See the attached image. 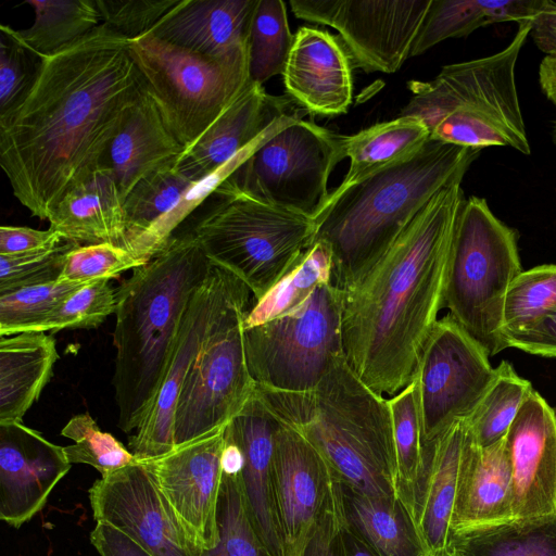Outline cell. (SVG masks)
I'll use <instances>...</instances> for the list:
<instances>
[{"mask_svg":"<svg viewBox=\"0 0 556 556\" xmlns=\"http://www.w3.org/2000/svg\"><path fill=\"white\" fill-rule=\"evenodd\" d=\"M225 427L166 454L138 460L202 555L215 548L219 541L217 505L223 480Z\"/></svg>","mask_w":556,"mask_h":556,"instance_id":"2e32d148","label":"cell"},{"mask_svg":"<svg viewBox=\"0 0 556 556\" xmlns=\"http://www.w3.org/2000/svg\"><path fill=\"white\" fill-rule=\"evenodd\" d=\"M214 302L205 338L179 394L175 447L225 427L256 389L245 357L243 319L253 303L248 286L213 268Z\"/></svg>","mask_w":556,"mask_h":556,"instance_id":"ba28073f","label":"cell"},{"mask_svg":"<svg viewBox=\"0 0 556 556\" xmlns=\"http://www.w3.org/2000/svg\"><path fill=\"white\" fill-rule=\"evenodd\" d=\"M273 492L282 556H301L320 520L343 501L342 484L325 458L280 421L274 438Z\"/></svg>","mask_w":556,"mask_h":556,"instance_id":"9a60e30c","label":"cell"},{"mask_svg":"<svg viewBox=\"0 0 556 556\" xmlns=\"http://www.w3.org/2000/svg\"><path fill=\"white\" fill-rule=\"evenodd\" d=\"M430 137V130L421 119L407 115H400L342 137L343 156L350 159V166L336 189L348 188L366 176L410 156Z\"/></svg>","mask_w":556,"mask_h":556,"instance_id":"1f68e13d","label":"cell"},{"mask_svg":"<svg viewBox=\"0 0 556 556\" xmlns=\"http://www.w3.org/2000/svg\"><path fill=\"white\" fill-rule=\"evenodd\" d=\"M532 391L531 382L520 377L510 363L503 361L495 368L491 386L466 418L473 442L485 447L504 439Z\"/></svg>","mask_w":556,"mask_h":556,"instance_id":"8d00e7d4","label":"cell"},{"mask_svg":"<svg viewBox=\"0 0 556 556\" xmlns=\"http://www.w3.org/2000/svg\"><path fill=\"white\" fill-rule=\"evenodd\" d=\"M61 434L74 441L63 446L71 464H87L101 476L138 463L136 456L109 432L102 431L89 413L73 416Z\"/></svg>","mask_w":556,"mask_h":556,"instance_id":"7bdbcfd3","label":"cell"},{"mask_svg":"<svg viewBox=\"0 0 556 556\" xmlns=\"http://www.w3.org/2000/svg\"><path fill=\"white\" fill-rule=\"evenodd\" d=\"M425 447L468 418L495 377L484 348L448 314L433 325L417 371Z\"/></svg>","mask_w":556,"mask_h":556,"instance_id":"4fadbf2b","label":"cell"},{"mask_svg":"<svg viewBox=\"0 0 556 556\" xmlns=\"http://www.w3.org/2000/svg\"><path fill=\"white\" fill-rule=\"evenodd\" d=\"M556 307V265L522 270L509 285L503 306V336L520 333Z\"/></svg>","mask_w":556,"mask_h":556,"instance_id":"ab89813d","label":"cell"},{"mask_svg":"<svg viewBox=\"0 0 556 556\" xmlns=\"http://www.w3.org/2000/svg\"><path fill=\"white\" fill-rule=\"evenodd\" d=\"M542 3L543 0H431L409 58L445 39L465 37L483 26L532 18Z\"/></svg>","mask_w":556,"mask_h":556,"instance_id":"4dcf8cb0","label":"cell"},{"mask_svg":"<svg viewBox=\"0 0 556 556\" xmlns=\"http://www.w3.org/2000/svg\"><path fill=\"white\" fill-rule=\"evenodd\" d=\"M117 291L110 279L84 285L73 292L45 321L40 332L62 329H92L115 314Z\"/></svg>","mask_w":556,"mask_h":556,"instance_id":"ee69618b","label":"cell"},{"mask_svg":"<svg viewBox=\"0 0 556 556\" xmlns=\"http://www.w3.org/2000/svg\"><path fill=\"white\" fill-rule=\"evenodd\" d=\"M342 159V137L298 114H286L224 184L314 218L330 194L328 179Z\"/></svg>","mask_w":556,"mask_h":556,"instance_id":"8fae6325","label":"cell"},{"mask_svg":"<svg viewBox=\"0 0 556 556\" xmlns=\"http://www.w3.org/2000/svg\"><path fill=\"white\" fill-rule=\"evenodd\" d=\"M90 541L101 556H153L127 534L103 522H97Z\"/></svg>","mask_w":556,"mask_h":556,"instance_id":"f5cc1de1","label":"cell"},{"mask_svg":"<svg viewBox=\"0 0 556 556\" xmlns=\"http://www.w3.org/2000/svg\"><path fill=\"white\" fill-rule=\"evenodd\" d=\"M331 250L325 241L316 239L299 264L262 299L252 303L243 319V329L292 312L303 304L317 287L331 282Z\"/></svg>","mask_w":556,"mask_h":556,"instance_id":"d590c367","label":"cell"},{"mask_svg":"<svg viewBox=\"0 0 556 556\" xmlns=\"http://www.w3.org/2000/svg\"><path fill=\"white\" fill-rule=\"evenodd\" d=\"M194 182L170 165L136 185L124 201L129 251L150 261L163 249L184 220L181 203Z\"/></svg>","mask_w":556,"mask_h":556,"instance_id":"f1b7e54d","label":"cell"},{"mask_svg":"<svg viewBox=\"0 0 556 556\" xmlns=\"http://www.w3.org/2000/svg\"><path fill=\"white\" fill-rule=\"evenodd\" d=\"M274 416L303 435L348 489L396 497L395 448L389 400L338 359L308 391L256 387Z\"/></svg>","mask_w":556,"mask_h":556,"instance_id":"5b68a950","label":"cell"},{"mask_svg":"<svg viewBox=\"0 0 556 556\" xmlns=\"http://www.w3.org/2000/svg\"><path fill=\"white\" fill-rule=\"evenodd\" d=\"M467 556H556V518L454 540Z\"/></svg>","mask_w":556,"mask_h":556,"instance_id":"60d3db41","label":"cell"},{"mask_svg":"<svg viewBox=\"0 0 556 556\" xmlns=\"http://www.w3.org/2000/svg\"><path fill=\"white\" fill-rule=\"evenodd\" d=\"M35 21L26 29L0 26L8 36L40 59L81 39L101 25L96 0H29Z\"/></svg>","mask_w":556,"mask_h":556,"instance_id":"836d02e7","label":"cell"},{"mask_svg":"<svg viewBox=\"0 0 556 556\" xmlns=\"http://www.w3.org/2000/svg\"><path fill=\"white\" fill-rule=\"evenodd\" d=\"M530 35L545 54L556 51V2L543 0L540 10L531 18Z\"/></svg>","mask_w":556,"mask_h":556,"instance_id":"db71d44e","label":"cell"},{"mask_svg":"<svg viewBox=\"0 0 556 556\" xmlns=\"http://www.w3.org/2000/svg\"><path fill=\"white\" fill-rule=\"evenodd\" d=\"M63 446L23 422L0 424V519L18 529L70 471Z\"/></svg>","mask_w":556,"mask_h":556,"instance_id":"d6986e66","label":"cell"},{"mask_svg":"<svg viewBox=\"0 0 556 556\" xmlns=\"http://www.w3.org/2000/svg\"><path fill=\"white\" fill-rule=\"evenodd\" d=\"M129 43L101 24L40 58L25 97L0 116V165L33 216L48 220L65 192L103 163L142 88Z\"/></svg>","mask_w":556,"mask_h":556,"instance_id":"6da1fadb","label":"cell"},{"mask_svg":"<svg viewBox=\"0 0 556 556\" xmlns=\"http://www.w3.org/2000/svg\"><path fill=\"white\" fill-rule=\"evenodd\" d=\"M88 495L97 522L118 529L153 556H202L139 462L101 476Z\"/></svg>","mask_w":556,"mask_h":556,"instance_id":"e0dca14e","label":"cell"},{"mask_svg":"<svg viewBox=\"0 0 556 556\" xmlns=\"http://www.w3.org/2000/svg\"><path fill=\"white\" fill-rule=\"evenodd\" d=\"M293 40L285 2L258 0L248 41L250 80L263 85L283 74Z\"/></svg>","mask_w":556,"mask_h":556,"instance_id":"74e56055","label":"cell"},{"mask_svg":"<svg viewBox=\"0 0 556 556\" xmlns=\"http://www.w3.org/2000/svg\"><path fill=\"white\" fill-rule=\"evenodd\" d=\"M425 556H467V555L463 552V549L458 545H456L454 542H452L448 546H446L442 549L426 554Z\"/></svg>","mask_w":556,"mask_h":556,"instance_id":"6f0895ef","label":"cell"},{"mask_svg":"<svg viewBox=\"0 0 556 556\" xmlns=\"http://www.w3.org/2000/svg\"><path fill=\"white\" fill-rule=\"evenodd\" d=\"M38 59V58H37ZM39 65L35 55L1 34L0 116L15 108L29 90Z\"/></svg>","mask_w":556,"mask_h":556,"instance_id":"681fc988","label":"cell"},{"mask_svg":"<svg viewBox=\"0 0 556 556\" xmlns=\"http://www.w3.org/2000/svg\"><path fill=\"white\" fill-rule=\"evenodd\" d=\"M539 83L545 97L556 108V51L542 59L539 66Z\"/></svg>","mask_w":556,"mask_h":556,"instance_id":"9f6ffc18","label":"cell"},{"mask_svg":"<svg viewBox=\"0 0 556 556\" xmlns=\"http://www.w3.org/2000/svg\"><path fill=\"white\" fill-rule=\"evenodd\" d=\"M129 53L164 123L185 149L197 141L250 80L248 48L212 58L149 33L130 40Z\"/></svg>","mask_w":556,"mask_h":556,"instance_id":"30bf717a","label":"cell"},{"mask_svg":"<svg viewBox=\"0 0 556 556\" xmlns=\"http://www.w3.org/2000/svg\"><path fill=\"white\" fill-rule=\"evenodd\" d=\"M184 150L142 85L102 164L110 168L125 201L138 182L174 165Z\"/></svg>","mask_w":556,"mask_h":556,"instance_id":"4316f807","label":"cell"},{"mask_svg":"<svg viewBox=\"0 0 556 556\" xmlns=\"http://www.w3.org/2000/svg\"><path fill=\"white\" fill-rule=\"evenodd\" d=\"M301 556H380L348 522L344 501L315 528Z\"/></svg>","mask_w":556,"mask_h":556,"instance_id":"c3c4849f","label":"cell"},{"mask_svg":"<svg viewBox=\"0 0 556 556\" xmlns=\"http://www.w3.org/2000/svg\"><path fill=\"white\" fill-rule=\"evenodd\" d=\"M258 0H181L151 34L193 53L223 58L248 48Z\"/></svg>","mask_w":556,"mask_h":556,"instance_id":"d4e9b609","label":"cell"},{"mask_svg":"<svg viewBox=\"0 0 556 556\" xmlns=\"http://www.w3.org/2000/svg\"><path fill=\"white\" fill-rule=\"evenodd\" d=\"M278 426L279 420L256 389L226 425V431L243 453L241 479L250 516L273 556H282L273 492L274 438Z\"/></svg>","mask_w":556,"mask_h":556,"instance_id":"cb8c5ba5","label":"cell"},{"mask_svg":"<svg viewBox=\"0 0 556 556\" xmlns=\"http://www.w3.org/2000/svg\"><path fill=\"white\" fill-rule=\"evenodd\" d=\"M181 0H96L101 24L134 40L152 31Z\"/></svg>","mask_w":556,"mask_h":556,"instance_id":"7dc6e473","label":"cell"},{"mask_svg":"<svg viewBox=\"0 0 556 556\" xmlns=\"http://www.w3.org/2000/svg\"><path fill=\"white\" fill-rule=\"evenodd\" d=\"M505 343L530 354L556 357V307L531 328L506 338Z\"/></svg>","mask_w":556,"mask_h":556,"instance_id":"f907efd6","label":"cell"},{"mask_svg":"<svg viewBox=\"0 0 556 556\" xmlns=\"http://www.w3.org/2000/svg\"><path fill=\"white\" fill-rule=\"evenodd\" d=\"M418 389L415 376L404 389L388 399L395 448V495L410 516L426 456Z\"/></svg>","mask_w":556,"mask_h":556,"instance_id":"e575fe53","label":"cell"},{"mask_svg":"<svg viewBox=\"0 0 556 556\" xmlns=\"http://www.w3.org/2000/svg\"><path fill=\"white\" fill-rule=\"evenodd\" d=\"M217 546L202 556H273L250 516L241 473H223L217 505Z\"/></svg>","mask_w":556,"mask_h":556,"instance_id":"f35d334b","label":"cell"},{"mask_svg":"<svg viewBox=\"0 0 556 556\" xmlns=\"http://www.w3.org/2000/svg\"><path fill=\"white\" fill-rule=\"evenodd\" d=\"M552 139H553V142H554V143H555V146H556V121H555V122H554V124H553Z\"/></svg>","mask_w":556,"mask_h":556,"instance_id":"680465c9","label":"cell"},{"mask_svg":"<svg viewBox=\"0 0 556 556\" xmlns=\"http://www.w3.org/2000/svg\"><path fill=\"white\" fill-rule=\"evenodd\" d=\"M288 101L249 80L215 122L177 159L174 167L197 181L225 166L288 113Z\"/></svg>","mask_w":556,"mask_h":556,"instance_id":"7402d4cb","label":"cell"},{"mask_svg":"<svg viewBox=\"0 0 556 556\" xmlns=\"http://www.w3.org/2000/svg\"><path fill=\"white\" fill-rule=\"evenodd\" d=\"M213 270L194 293L181 326L163 380L143 420L130 435L128 446L138 460L170 452L174 443V417L182 386L206 334L214 302Z\"/></svg>","mask_w":556,"mask_h":556,"instance_id":"44dd1931","label":"cell"},{"mask_svg":"<svg viewBox=\"0 0 556 556\" xmlns=\"http://www.w3.org/2000/svg\"><path fill=\"white\" fill-rule=\"evenodd\" d=\"M213 197L191 233L213 266L243 281L256 302L299 264L315 241L316 223L224 182Z\"/></svg>","mask_w":556,"mask_h":556,"instance_id":"52a82bcc","label":"cell"},{"mask_svg":"<svg viewBox=\"0 0 556 556\" xmlns=\"http://www.w3.org/2000/svg\"><path fill=\"white\" fill-rule=\"evenodd\" d=\"M341 317V291L328 282L292 312L243 329L247 364L256 387L283 392L314 389L344 357Z\"/></svg>","mask_w":556,"mask_h":556,"instance_id":"7c38bea8","label":"cell"},{"mask_svg":"<svg viewBox=\"0 0 556 556\" xmlns=\"http://www.w3.org/2000/svg\"><path fill=\"white\" fill-rule=\"evenodd\" d=\"M59 359L55 340L22 332L0 340V424L22 422L49 382Z\"/></svg>","mask_w":556,"mask_h":556,"instance_id":"f546056e","label":"cell"},{"mask_svg":"<svg viewBox=\"0 0 556 556\" xmlns=\"http://www.w3.org/2000/svg\"><path fill=\"white\" fill-rule=\"evenodd\" d=\"M505 439L513 473V523L556 518L555 410L533 390Z\"/></svg>","mask_w":556,"mask_h":556,"instance_id":"ac0fdd59","label":"cell"},{"mask_svg":"<svg viewBox=\"0 0 556 556\" xmlns=\"http://www.w3.org/2000/svg\"><path fill=\"white\" fill-rule=\"evenodd\" d=\"M351 59L339 37L329 31L301 27L283 71L289 96L307 111L339 115L353 98Z\"/></svg>","mask_w":556,"mask_h":556,"instance_id":"603a6c76","label":"cell"},{"mask_svg":"<svg viewBox=\"0 0 556 556\" xmlns=\"http://www.w3.org/2000/svg\"><path fill=\"white\" fill-rule=\"evenodd\" d=\"M462 181L438 191L388 250L341 291L342 345L354 374L393 396L415 377L444 307Z\"/></svg>","mask_w":556,"mask_h":556,"instance_id":"7a4b0ae2","label":"cell"},{"mask_svg":"<svg viewBox=\"0 0 556 556\" xmlns=\"http://www.w3.org/2000/svg\"><path fill=\"white\" fill-rule=\"evenodd\" d=\"M244 465L243 453L238 443L226 431L225 443L222 454V469L224 475L237 476L242 472Z\"/></svg>","mask_w":556,"mask_h":556,"instance_id":"11a10c76","label":"cell"},{"mask_svg":"<svg viewBox=\"0 0 556 556\" xmlns=\"http://www.w3.org/2000/svg\"><path fill=\"white\" fill-rule=\"evenodd\" d=\"M480 150L430 137L410 156L330 192L314 217L332 254L331 285L343 290L375 263L429 200L462 181Z\"/></svg>","mask_w":556,"mask_h":556,"instance_id":"277c9868","label":"cell"},{"mask_svg":"<svg viewBox=\"0 0 556 556\" xmlns=\"http://www.w3.org/2000/svg\"><path fill=\"white\" fill-rule=\"evenodd\" d=\"M77 243L0 255V294L58 281L66 253Z\"/></svg>","mask_w":556,"mask_h":556,"instance_id":"bcb514c9","label":"cell"},{"mask_svg":"<svg viewBox=\"0 0 556 556\" xmlns=\"http://www.w3.org/2000/svg\"><path fill=\"white\" fill-rule=\"evenodd\" d=\"M530 31L531 18L522 20L502 51L443 66L430 81H409L412 98L400 115L418 117L443 142L478 150L510 147L529 155L515 67Z\"/></svg>","mask_w":556,"mask_h":556,"instance_id":"8992f818","label":"cell"},{"mask_svg":"<svg viewBox=\"0 0 556 556\" xmlns=\"http://www.w3.org/2000/svg\"><path fill=\"white\" fill-rule=\"evenodd\" d=\"M84 285L54 281L0 294V336L40 331L48 317Z\"/></svg>","mask_w":556,"mask_h":556,"instance_id":"b9f144b4","label":"cell"},{"mask_svg":"<svg viewBox=\"0 0 556 556\" xmlns=\"http://www.w3.org/2000/svg\"><path fill=\"white\" fill-rule=\"evenodd\" d=\"M214 266L190 232L172 237L116 289L112 384L125 433L151 407L169 363L184 315Z\"/></svg>","mask_w":556,"mask_h":556,"instance_id":"3957f363","label":"cell"},{"mask_svg":"<svg viewBox=\"0 0 556 556\" xmlns=\"http://www.w3.org/2000/svg\"><path fill=\"white\" fill-rule=\"evenodd\" d=\"M466 439L467 422L459 419L426 446L412 511L426 554L453 542L451 520Z\"/></svg>","mask_w":556,"mask_h":556,"instance_id":"484cf974","label":"cell"},{"mask_svg":"<svg viewBox=\"0 0 556 556\" xmlns=\"http://www.w3.org/2000/svg\"><path fill=\"white\" fill-rule=\"evenodd\" d=\"M431 0H291L301 20L333 27L354 67L395 73L409 58Z\"/></svg>","mask_w":556,"mask_h":556,"instance_id":"5bb4252c","label":"cell"},{"mask_svg":"<svg viewBox=\"0 0 556 556\" xmlns=\"http://www.w3.org/2000/svg\"><path fill=\"white\" fill-rule=\"evenodd\" d=\"M48 222L49 228L64 241L80 245L111 243L125 249L128 247L124 199L104 164L65 192L51 211Z\"/></svg>","mask_w":556,"mask_h":556,"instance_id":"83f0119b","label":"cell"},{"mask_svg":"<svg viewBox=\"0 0 556 556\" xmlns=\"http://www.w3.org/2000/svg\"><path fill=\"white\" fill-rule=\"evenodd\" d=\"M63 241V238L51 228L38 230L23 226H1L0 255L55 247Z\"/></svg>","mask_w":556,"mask_h":556,"instance_id":"816d5d0a","label":"cell"},{"mask_svg":"<svg viewBox=\"0 0 556 556\" xmlns=\"http://www.w3.org/2000/svg\"><path fill=\"white\" fill-rule=\"evenodd\" d=\"M515 229L482 198L466 199L452 241L444 307L493 356L504 349L503 306L522 271Z\"/></svg>","mask_w":556,"mask_h":556,"instance_id":"9c48e42d","label":"cell"},{"mask_svg":"<svg viewBox=\"0 0 556 556\" xmlns=\"http://www.w3.org/2000/svg\"><path fill=\"white\" fill-rule=\"evenodd\" d=\"M149 261L131 251L111 243L75 244L65 255L58 281L88 283L112 279L123 271L135 269Z\"/></svg>","mask_w":556,"mask_h":556,"instance_id":"f6af8a7d","label":"cell"},{"mask_svg":"<svg viewBox=\"0 0 556 556\" xmlns=\"http://www.w3.org/2000/svg\"><path fill=\"white\" fill-rule=\"evenodd\" d=\"M514 488L506 439L485 447L468 430L451 520L454 540L498 529L514 521Z\"/></svg>","mask_w":556,"mask_h":556,"instance_id":"ffe728a7","label":"cell"},{"mask_svg":"<svg viewBox=\"0 0 556 556\" xmlns=\"http://www.w3.org/2000/svg\"><path fill=\"white\" fill-rule=\"evenodd\" d=\"M342 491L349 525L380 556L426 555L413 518L397 497L370 496L344 485Z\"/></svg>","mask_w":556,"mask_h":556,"instance_id":"d6a6232c","label":"cell"}]
</instances>
